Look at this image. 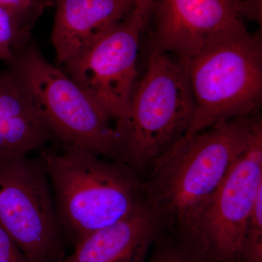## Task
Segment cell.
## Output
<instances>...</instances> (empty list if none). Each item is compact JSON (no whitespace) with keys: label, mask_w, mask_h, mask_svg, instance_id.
Wrapping results in <instances>:
<instances>
[{"label":"cell","mask_w":262,"mask_h":262,"mask_svg":"<svg viewBox=\"0 0 262 262\" xmlns=\"http://www.w3.org/2000/svg\"><path fill=\"white\" fill-rule=\"evenodd\" d=\"M0 225L31 262L64 258L65 237L39 158L0 159Z\"/></svg>","instance_id":"obj_7"},{"label":"cell","mask_w":262,"mask_h":262,"mask_svg":"<svg viewBox=\"0 0 262 262\" xmlns=\"http://www.w3.org/2000/svg\"><path fill=\"white\" fill-rule=\"evenodd\" d=\"M239 262H262V192L256 199L245 229Z\"/></svg>","instance_id":"obj_14"},{"label":"cell","mask_w":262,"mask_h":262,"mask_svg":"<svg viewBox=\"0 0 262 262\" xmlns=\"http://www.w3.org/2000/svg\"><path fill=\"white\" fill-rule=\"evenodd\" d=\"M182 63L194 103V118L185 135L261 110V28L250 32L238 20Z\"/></svg>","instance_id":"obj_3"},{"label":"cell","mask_w":262,"mask_h":262,"mask_svg":"<svg viewBox=\"0 0 262 262\" xmlns=\"http://www.w3.org/2000/svg\"><path fill=\"white\" fill-rule=\"evenodd\" d=\"M31 30L15 13L0 6V61L8 64L32 40Z\"/></svg>","instance_id":"obj_13"},{"label":"cell","mask_w":262,"mask_h":262,"mask_svg":"<svg viewBox=\"0 0 262 262\" xmlns=\"http://www.w3.org/2000/svg\"><path fill=\"white\" fill-rule=\"evenodd\" d=\"M9 72L61 146L120 162L107 113L80 84L30 42L8 63Z\"/></svg>","instance_id":"obj_5"},{"label":"cell","mask_w":262,"mask_h":262,"mask_svg":"<svg viewBox=\"0 0 262 262\" xmlns=\"http://www.w3.org/2000/svg\"><path fill=\"white\" fill-rule=\"evenodd\" d=\"M162 227L144 201L121 220L84 237L60 262H147Z\"/></svg>","instance_id":"obj_11"},{"label":"cell","mask_w":262,"mask_h":262,"mask_svg":"<svg viewBox=\"0 0 262 262\" xmlns=\"http://www.w3.org/2000/svg\"><path fill=\"white\" fill-rule=\"evenodd\" d=\"M55 140L14 77L0 74V159L27 156Z\"/></svg>","instance_id":"obj_12"},{"label":"cell","mask_w":262,"mask_h":262,"mask_svg":"<svg viewBox=\"0 0 262 262\" xmlns=\"http://www.w3.org/2000/svg\"><path fill=\"white\" fill-rule=\"evenodd\" d=\"M261 127L260 112L220 122L184 135L153 161L143 193L162 227L182 233Z\"/></svg>","instance_id":"obj_1"},{"label":"cell","mask_w":262,"mask_h":262,"mask_svg":"<svg viewBox=\"0 0 262 262\" xmlns=\"http://www.w3.org/2000/svg\"><path fill=\"white\" fill-rule=\"evenodd\" d=\"M149 11L136 6L91 47L61 66L115 122L125 116L139 80L138 56Z\"/></svg>","instance_id":"obj_8"},{"label":"cell","mask_w":262,"mask_h":262,"mask_svg":"<svg viewBox=\"0 0 262 262\" xmlns=\"http://www.w3.org/2000/svg\"><path fill=\"white\" fill-rule=\"evenodd\" d=\"M194 103L185 67L173 55L150 50L128 108L115 122L119 160L136 173L187 134Z\"/></svg>","instance_id":"obj_4"},{"label":"cell","mask_w":262,"mask_h":262,"mask_svg":"<svg viewBox=\"0 0 262 262\" xmlns=\"http://www.w3.org/2000/svg\"><path fill=\"white\" fill-rule=\"evenodd\" d=\"M241 20L238 0H155L147 24L151 27L150 50L184 63Z\"/></svg>","instance_id":"obj_9"},{"label":"cell","mask_w":262,"mask_h":262,"mask_svg":"<svg viewBox=\"0 0 262 262\" xmlns=\"http://www.w3.org/2000/svg\"><path fill=\"white\" fill-rule=\"evenodd\" d=\"M0 262H31L1 225Z\"/></svg>","instance_id":"obj_17"},{"label":"cell","mask_w":262,"mask_h":262,"mask_svg":"<svg viewBox=\"0 0 262 262\" xmlns=\"http://www.w3.org/2000/svg\"><path fill=\"white\" fill-rule=\"evenodd\" d=\"M39 158L51 184L58 223L74 246L144 201L142 180L126 164L63 146L44 148Z\"/></svg>","instance_id":"obj_2"},{"label":"cell","mask_w":262,"mask_h":262,"mask_svg":"<svg viewBox=\"0 0 262 262\" xmlns=\"http://www.w3.org/2000/svg\"><path fill=\"white\" fill-rule=\"evenodd\" d=\"M261 192L262 127L182 231V244L208 262H239L245 229Z\"/></svg>","instance_id":"obj_6"},{"label":"cell","mask_w":262,"mask_h":262,"mask_svg":"<svg viewBox=\"0 0 262 262\" xmlns=\"http://www.w3.org/2000/svg\"><path fill=\"white\" fill-rule=\"evenodd\" d=\"M56 10L52 43L56 65L80 54L137 6L138 0H39Z\"/></svg>","instance_id":"obj_10"},{"label":"cell","mask_w":262,"mask_h":262,"mask_svg":"<svg viewBox=\"0 0 262 262\" xmlns=\"http://www.w3.org/2000/svg\"><path fill=\"white\" fill-rule=\"evenodd\" d=\"M0 6L13 12L32 29L46 8L39 0H0Z\"/></svg>","instance_id":"obj_15"},{"label":"cell","mask_w":262,"mask_h":262,"mask_svg":"<svg viewBox=\"0 0 262 262\" xmlns=\"http://www.w3.org/2000/svg\"><path fill=\"white\" fill-rule=\"evenodd\" d=\"M148 262H208L184 245L164 244L158 246Z\"/></svg>","instance_id":"obj_16"},{"label":"cell","mask_w":262,"mask_h":262,"mask_svg":"<svg viewBox=\"0 0 262 262\" xmlns=\"http://www.w3.org/2000/svg\"><path fill=\"white\" fill-rule=\"evenodd\" d=\"M242 19L255 22L261 27L262 0H238Z\"/></svg>","instance_id":"obj_18"}]
</instances>
